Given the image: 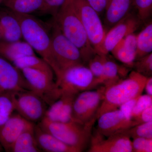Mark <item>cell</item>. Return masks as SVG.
Instances as JSON below:
<instances>
[{"mask_svg": "<svg viewBox=\"0 0 152 152\" xmlns=\"http://www.w3.org/2000/svg\"><path fill=\"white\" fill-rule=\"evenodd\" d=\"M13 13L20 22L24 40L51 67L56 81L61 77V72L53 53L50 30L32 15Z\"/></svg>", "mask_w": 152, "mask_h": 152, "instance_id": "1", "label": "cell"}, {"mask_svg": "<svg viewBox=\"0 0 152 152\" xmlns=\"http://www.w3.org/2000/svg\"><path fill=\"white\" fill-rule=\"evenodd\" d=\"M53 18L63 34L79 49L83 64H88L96 53L90 43L72 0H66Z\"/></svg>", "mask_w": 152, "mask_h": 152, "instance_id": "2", "label": "cell"}, {"mask_svg": "<svg viewBox=\"0 0 152 152\" xmlns=\"http://www.w3.org/2000/svg\"><path fill=\"white\" fill-rule=\"evenodd\" d=\"M148 77L134 71L126 78L105 88L96 119L102 114L117 110L128 101L140 96L143 91Z\"/></svg>", "mask_w": 152, "mask_h": 152, "instance_id": "3", "label": "cell"}, {"mask_svg": "<svg viewBox=\"0 0 152 152\" xmlns=\"http://www.w3.org/2000/svg\"><path fill=\"white\" fill-rule=\"evenodd\" d=\"M96 121L81 124L74 121L53 122L44 118L37 124L63 142L82 152L90 144L93 126Z\"/></svg>", "mask_w": 152, "mask_h": 152, "instance_id": "4", "label": "cell"}, {"mask_svg": "<svg viewBox=\"0 0 152 152\" xmlns=\"http://www.w3.org/2000/svg\"><path fill=\"white\" fill-rule=\"evenodd\" d=\"M52 21L49 25L52 50L61 75L68 68L84 64L79 49L63 34L56 23Z\"/></svg>", "mask_w": 152, "mask_h": 152, "instance_id": "5", "label": "cell"}, {"mask_svg": "<svg viewBox=\"0 0 152 152\" xmlns=\"http://www.w3.org/2000/svg\"><path fill=\"white\" fill-rule=\"evenodd\" d=\"M56 83L61 93L75 95L95 89L99 86L90 69L83 64L73 66L64 71Z\"/></svg>", "mask_w": 152, "mask_h": 152, "instance_id": "6", "label": "cell"}, {"mask_svg": "<svg viewBox=\"0 0 152 152\" xmlns=\"http://www.w3.org/2000/svg\"><path fill=\"white\" fill-rule=\"evenodd\" d=\"M72 1L90 43L96 53L98 54L106 33L100 15L87 0H72Z\"/></svg>", "mask_w": 152, "mask_h": 152, "instance_id": "7", "label": "cell"}, {"mask_svg": "<svg viewBox=\"0 0 152 152\" xmlns=\"http://www.w3.org/2000/svg\"><path fill=\"white\" fill-rule=\"evenodd\" d=\"M105 89L104 86H101L77 95L72 111L74 121L86 124L97 120L96 114L103 99Z\"/></svg>", "mask_w": 152, "mask_h": 152, "instance_id": "8", "label": "cell"}, {"mask_svg": "<svg viewBox=\"0 0 152 152\" xmlns=\"http://www.w3.org/2000/svg\"><path fill=\"white\" fill-rule=\"evenodd\" d=\"M29 90L39 96L49 106L58 99L61 91L54 80V75L30 68L20 69Z\"/></svg>", "mask_w": 152, "mask_h": 152, "instance_id": "9", "label": "cell"}, {"mask_svg": "<svg viewBox=\"0 0 152 152\" xmlns=\"http://www.w3.org/2000/svg\"><path fill=\"white\" fill-rule=\"evenodd\" d=\"M15 111L30 122L37 124L45 117L48 104L30 90L14 93Z\"/></svg>", "mask_w": 152, "mask_h": 152, "instance_id": "10", "label": "cell"}, {"mask_svg": "<svg viewBox=\"0 0 152 152\" xmlns=\"http://www.w3.org/2000/svg\"><path fill=\"white\" fill-rule=\"evenodd\" d=\"M98 120L96 132L108 137L138 124L131 118V112L122 107L102 114Z\"/></svg>", "mask_w": 152, "mask_h": 152, "instance_id": "11", "label": "cell"}, {"mask_svg": "<svg viewBox=\"0 0 152 152\" xmlns=\"http://www.w3.org/2000/svg\"><path fill=\"white\" fill-rule=\"evenodd\" d=\"M137 16L129 14L106 32L100 50L98 54L107 55L120 41L130 34L134 33L140 25Z\"/></svg>", "mask_w": 152, "mask_h": 152, "instance_id": "12", "label": "cell"}, {"mask_svg": "<svg viewBox=\"0 0 152 152\" xmlns=\"http://www.w3.org/2000/svg\"><path fill=\"white\" fill-rule=\"evenodd\" d=\"M96 133L92 135L89 152H132V142L130 138L123 134H115L106 137Z\"/></svg>", "mask_w": 152, "mask_h": 152, "instance_id": "13", "label": "cell"}, {"mask_svg": "<svg viewBox=\"0 0 152 152\" xmlns=\"http://www.w3.org/2000/svg\"><path fill=\"white\" fill-rule=\"evenodd\" d=\"M29 90L20 70L0 56V92L16 93Z\"/></svg>", "mask_w": 152, "mask_h": 152, "instance_id": "14", "label": "cell"}, {"mask_svg": "<svg viewBox=\"0 0 152 152\" xmlns=\"http://www.w3.org/2000/svg\"><path fill=\"white\" fill-rule=\"evenodd\" d=\"M15 111L0 126V144L4 151L10 152L13 144L22 132L34 124Z\"/></svg>", "mask_w": 152, "mask_h": 152, "instance_id": "15", "label": "cell"}, {"mask_svg": "<svg viewBox=\"0 0 152 152\" xmlns=\"http://www.w3.org/2000/svg\"><path fill=\"white\" fill-rule=\"evenodd\" d=\"M77 95L63 93L58 99L48 106L44 118L53 122H68L72 117L73 104Z\"/></svg>", "mask_w": 152, "mask_h": 152, "instance_id": "16", "label": "cell"}, {"mask_svg": "<svg viewBox=\"0 0 152 152\" xmlns=\"http://www.w3.org/2000/svg\"><path fill=\"white\" fill-rule=\"evenodd\" d=\"M23 39L20 24L15 14L7 8L0 11V40L13 42Z\"/></svg>", "mask_w": 152, "mask_h": 152, "instance_id": "17", "label": "cell"}, {"mask_svg": "<svg viewBox=\"0 0 152 152\" xmlns=\"http://www.w3.org/2000/svg\"><path fill=\"white\" fill-rule=\"evenodd\" d=\"M34 133L38 146L42 152H80L44 130L37 124H35Z\"/></svg>", "mask_w": 152, "mask_h": 152, "instance_id": "18", "label": "cell"}, {"mask_svg": "<svg viewBox=\"0 0 152 152\" xmlns=\"http://www.w3.org/2000/svg\"><path fill=\"white\" fill-rule=\"evenodd\" d=\"M132 4L133 0H109L104 11L106 32L130 14Z\"/></svg>", "mask_w": 152, "mask_h": 152, "instance_id": "19", "label": "cell"}, {"mask_svg": "<svg viewBox=\"0 0 152 152\" xmlns=\"http://www.w3.org/2000/svg\"><path fill=\"white\" fill-rule=\"evenodd\" d=\"M111 53L127 66L132 67L137 57V35L134 33L128 35L117 44Z\"/></svg>", "mask_w": 152, "mask_h": 152, "instance_id": "20", "label": "cell"}, {"mask_svg": "<svg viewBox=\"0 0 152 152\" xmlns=\"http://www.w3.org/2000/svg\"><path fill=\"white\" fill-rule=\"evenodd\" d=\"M36 55L35 52L25 41L8 42L0 40V56L12 63L25 56Z\"/></svg>", "mask_w": 152, "mask_h": 152, "instance_id": "21", "label": "cell"}, {"mask_svg": "<svg viewBox=\"0 0 152 152\" xmlns=\"http://www.w3.org/2000/svg\"><path fill=\"white\" fill-rule=\"evenodd\" d=\"M6 8L15 13L31 15L37 12L43 13L44 0H3Z\"/></svg>", "mask_w": 152, "mask_h": 152, "instance_id": "22", "label": "cell"}, {"mask_svg": "<svg viewBox=\"0 0 152 152\" xmlns=\"http://www.w3.org/2000/svg\"><path fill=\"white\" fill-rule=\"evenodd\" d=\"M35 124L30 126L21 134L13 144L10 152H42L36 140Z\"/></svg>", "mask_w": 152, "mask_h": 152, "instance_id": "23", "label": "cell"}, {"mask_svg": "<svg viewBox=\"0 0 152 152\" xmlns=\"http://www.w3.org/2000/svg\"><path fill=\"white\" fill-rule=\"evenodd\" d=\"M127 69L121 66L106 55L101 85L107 88L115 83L127 75Z\"/></svg>", "mask_w": 152, "mask_h": 152, "instance_id": "24", "label": "cell"}, {"mask_svg": "<svg viewBox=\"0 0 152 152\" xmlns=\"http://www.w3.org/2000/svg\"><path fill=\"white\" fill-rule=\"evenodd\" d=\"M12 64L20 70L23 68H30L43 71L55 75L53 71L48 64L36 55L21 57L15 60Z\"/></svg>", "mask_w": 152, "mask_h": 152, "instance_id": "25", "label": "cell"}, {"mask_svg": "<svg viewBox=\"0 0 152 152\" xmlns=\"http://www.w3.org/2000/svg\"><path fill=\"white\" fill-rule=\"evenodd\" d=\"M137 53L136 59L152 53V23L150 22L137 35Z\"/></svg>", "mask_w": 152, "mask_h": 152, "instance_id": "26", "label": "cell"}, {"mask_svg": "<svg viewBox=\"0 0 152 152\" xmlns=\"http://www.w3.org/2000/svg\"><path fill=\"white\" fill-rule=\"evenodd\" d=\"M14 93L0 92V126L7 121L15 112Z\"/></svg>", "mask_w": 152, "mask_h": 152, "instance_id": "27", "label": "cell"}, {"mask_svg": "<svg viewBox=\"0 0 152 152\" xmlns=\"http://www.w3.org/2000/svg\"><path fill=\"white\" fill-rule=\"evenodd\" d=\"M129 137L152 138V121L141 123L121 132Z\"/></svg>", "mask_w": 152, "mask_h": 152, "instance_id": "28", "label": "cell"}, {"mask_svg": "<svg viewBox=\"0 0 152 152\" xmlns=\"http://www.w3.org/2000/svg\"><path fill=\"white\" fill-rule=\"evenodd\" d=\"M106 56L96 54L88 63V67L91 72L99 86H102L101 83L103 75Z\"/></svg>", "mask_w": 152, "mask_h": 152, "instance_id": "29", "label": "cell"}, {"mask_svg": "<svg viewBox=\"0 0 152 152\" xmlns=\"http://www.w3.org/2000/svg\"><path fill=\"white\" fill-rule=\"evenodd\" d=\"M132 67L135 71L146 77L152 76V53L135 60Z\"/></svg>", "mask_w": 152, "mask_h": 152, "instance_id": "30", "label": "cell"}, {"mask_svg": "<svg viewBox=\"0 0 152 152\" xmlns=\"http://www.w3.org/2000/svg\"><path fill=\"white\" fill-rule=\"evenodd\" d=\"M133 7L137 12V16L141 22L145 21L151 16L152 0H133Z\"/></svg>", "mask_w": 152, "mask_h": 152, "instance_id": "31", "label": "cell"}, {"mask_svg": "<svg viewBox=\"0 0 152 152\" xmlns=\"http://www.w3.org/2000/svg\"><path fill=\"white\" fill-rule=\"evenodd\" d=\"M152 106V96L148 94L141 95L138 98L131 113L132 119L136 120L142 112L150 106Z\"/></svg>", "mask_w": 152, "mask_h": 152, "instance_id": "32", "label": "cell"}, {"mask_svg": "<svg viewBox=\"0 0 152 152\" xmlns=\"http://www.w3.org/2000/svg\"><path fill=\"white\" fill-rule=\"evenodd\" d=\"M133 139L132 140V152H152V138L138 137Z\"/></svg>", "mask_w": 152, "mask_h": 152, "instance_id": "33", "label": "cell"}, {"mask_svg": "<svg viewBox=\"0 0 152 152\" xmlns=\"http://www.w3.org/2000/svg\"><path fill=\"white\" fill-rule=\"evenodd\" d=\"M66 0H44V14H49L54 17Z\"/></svg>", "mask_w": 152, "mask_h": 152, "instance_id": "34", "label": "cell"}, {"mask_svg": "<svg viewBox=\"0 0 152 152\" xmlns=\"http://www.w3.org/2000/svg\"><path fill=\"white\" fill-rule=\"evenodd\" d=\"M87 1L100 15L104 12L109 0H87Z\"/></svg>", "mask_w": 152, "mask_h": 152, "instance_id": "35", "label": "cell"}, {"mask_svg": "<svg viewBox=\"0 0 152 152\" xmlns=\"http://www.w3.org/2000/svg\"><path fill=\"white\" fill-rule=\"evenodd\" d=\"M139 124L148 122L152 121V106L147 108L142 112L138 118L136 120Z\"/></svg>", "mask_w": 152, "mask_h": 152, "instance_id": "36", "label": "cell"}, {"mask_svg": "<svg viewBox=\"0 0 152 152\" xmlns=\"http://www.w3.org/2000/svg\"><path fill=\"white\" fill-rule=\"evenodd\" d=\"M144 90H145L147 94L152 96V76L148 77L145 83Z\"/></svg>", "mask_w": 152, "mask_h": 152, "instance_id": "37", "label": "cell"}, {"mask_svg": "<svg viewBox=\"0 0 152 152\" xmlns=\"http://www.w3.org/2000/svg\"><path fill=\"white\" fill-rule=\"evenodd\" d=\"M4 151V149H3V147H2L1 145L0 144V152H2Z\"/></svg>", "mask_w": 152, "mask_h": 152, "instance_id": "38", "label": "cell"}, {"mask_svg": "<svg viewBox=\"0 0 152 152\" xmlns=\"http://www.w3.org/2000/svg\"><path fill=\"white\" fill-rule=\"evenodd\" d=\"M2 1L3 0H0V5H1V4H2Z\"/></svg>", "mask_w": 152, "mask_h": 152, "instance_id": "39", "label": "cell"}]
</instances>
